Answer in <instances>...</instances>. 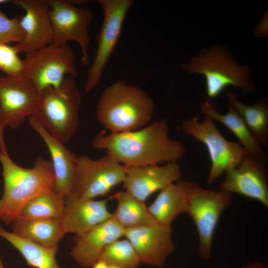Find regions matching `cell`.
Masks as SVG:
<instances>
[{"instance_id": "32", "label": "cell", "mask_w": 268, "mask_h": 268, "mask_svg": "<svg viewBox=\"0 0 268 268\" xmlns=\"http://www.w3.org/2000/svg\"><path fill=\"white\" fill-rule=\"evenodd\" d=\"M92 268H118L116 266L108 264L104 261L99 260L92 267Z\"/></svg>"}, {"instance_id": "18", "label": "cell", "mask_w": 268, "mask_h": 268, "mask_svg": "<svg viewBox=\"0 0 268 268\" xmlns=\"http://www.w3.org/2000/svg\"><path fill=\"white\" fill-rule=\"evenodd\" d=\"M125 229L112 217L85 233L76 236L70 255L83 267H91L105 248L124 236Z\"/></svg>"}, {"instance_id": "8", "label": "cell", "mask_w": 268, "mask_h": 268, "mask_svg": "<svg viewBox=\"0 0 268 268\" xmlns=\"http://www.w3.org/2000/svg\"><path fill=\"white\" fill-rule=\"evenodd\" d=\"M23 76L31 80L40 92L45 88L57 87L67 76L78 74L76 56L68 44L52 43L25 55Z\"/></svg>"}, {"instance_id": "14", "label": "cell", "mask_w": 268, "mask_h": 268, "mask_svg": "<svg viewBox=\"0 0 268 268\" xmlns=\"http://www.w3.org/2000/svg\"><path fill=\"white\" fill-rule=\"evenodd\" d=\"M218 190L256 200L268 207V179L265 164L247 155L225 174Z\"/></svg>"}, {"instance_id": "31", "label": "cell", "mask_w": 268, "mask_h": 268, "mask_svg": "<svg viewBox=\"0 0 268 268\" xmlns=\"http://www.w3.org/2000/svg\"><path fill=\"white\" fill-rule=\"evenodd\" d=\"M239 268H268V267L265 263L256 261L248 263Z\"/></svg>"}, {"instance_id": "26", "label": "cell", "mask_w": 268, "mask_h": 268, "mask_svg": "<svg viewBox=\"0 0 268 268\" xmlns=\"http://www.w3.org/2000/svg\"><path fill=\"white\" fill-rule=\"evenodd\" d=\"M64 198L56 189L43 192L28 201L17 218L60 219L63 210Z\"/></svg>"}, {"instance_id": "29", "label": "cell", "mask_w": 268, "mask_h": 268, "mask_svg": "<svg viewBox=\"0 0 268 268\" xmlns=\"http://www.w3.org/2000/svg\"><path fill=\"white\" fill-rule=\"evenodd\" d=\"M21 15L9 18L0 10V44L22 41L24 32L20 25Z\"/></svg>"}, {"instance_id": "34", "label": "cell", "mask_w": 268, "mask_h": 268, "mask_svg": "<svg viewBox=\"0 0 268 268\" xmlns=\"http://www.w3.org/2000/svg\"><path fill=\"white\" fill-rule=\"evenodd\" d=\"M0 268H4L2 264L1 263V260H0Z\"/></svg>"}, {"instance_id": "6", "label": "cell", "mask_w": 268, "mask_h": 268, "mask_svg": "<svg viewBox=\"0 0 268 268\" xmlns=\"http://www.w3.org/2000/svg\"><path fill=\"white\" fill-rule=\"evenodd\" d=\"M187 213L192 219L199 239V252L204 259L211 256L214 235L223 212L230 206L232 194L205 189L197 182L185 180Z\"/></svg>"}, {"instance_id": "9", "label": "cell", "mask_w": 268, "mask_h": 268, "mask_svg": "<svg viewBox=\"0 0 268 268\" xmlns=\"http://www.w3.org/2000/svg\"><path fill=\"white\" fill-rule=\"evenodd\" d=\"M103 12L102 25L97 34V47L87 72L84 91L89 93L99 84L103 71L119 39L124 20L133 0H98Z\"/></svg>"}, {"instance_id": "3", "label": "cell", "mask_w": 268, "mask_h": 268, "mask_svg": "<svg viewBox=\"0 0 268 268\" xmlns=\"http://www.w3.org/2000/svg\"><path fill=\"white\" fill-rule=\"evenodd\" d=\"M3 178V193L0 200V220L12 223L24 205L35 196L56 189L52 162L38 157L34 166L28 169L16 164L6 150H0Z\"/></svg>"}, {"instance_id": "16", "label": "cell", "mask_w": 268, "mask_h": 268, "mask_svg": "<svg viewBox=\"0 0 268 268\" xmlns=\"http://www.w3.org/2000/svg\"><path fill=\"white\" fill-rule=\"evenodd\" d=\"M123 183L126 191L145 201L153 194L180 180L182 177L177 162L141 166L126 167Z\"/></svg>"}, {"instance_id": "27", "label": "cell", "mask_w": 268, "mask_h": 268, "mask_svg": "<svg viewBox=\"0 0 268 268\" xmlns=\"http://www.w3.org/2000/svg\"><path fill=\"white\" fill-rule=\"evenodd\" d=\"M118 268H138L140 260L131 243L119 239L107 246L100 259Z\"/></svg>"}, {"instance_id": "5", "label": "cell", "mask_w": 268, "mask_h": 268, "mask_svg": "<svg viewBox=\"0 0 268 268\" xmlns=\"http://www.w3.org/2000/svg\"><path fill=\"white\" fill-rule=\"evenodd\" d=\"M81 101L74 78H66L58 87H50L41 92L35 116L64 144L77 131Z\"/></svg>"}, {"instance_id": "17", "label": "cell", "mask_w": 268, "mask_h": 268, "mask_svg": "<svg viewBox=\"0 0 268 268\" xmlns=\"http://www.w3.org/2000/svg\"><path fill=\"white\" fill-rule=\"evenodd\" d=\"M108 199L82 198L69 192L65 197L60 218L66 234L81 235L111 218L112 213L108 209Z\"/></svg>"}, {"instance_id": "2", "label": "cell", "mask_w": 268, "mask_h": 268, "mask_svg": "<svg viewBox=\"0 0 268 268\" xmlns=\"http://www.w3.org/2000/svg\"><path fill=\"white\" fill-rule=\"evenodd\" d=\"M154 103L141 87L118 80L107 86L98 101L96 118L109 133L138 130L151 120Z\"/></svg>"}, {"instance_id": "19", "label": "cell", "mask_w": 268, "mask_h": 268, "mask_svg": "<svg viewBox=\"0 0 268 268\" xmlns=\"http://www.w3.org/2000/svg\"><path fill=\"white\" fill-rule=\"evenodd\" d=\"M31 128L42 138L50 152L56 190L65 197L70 192L77 156L54 137L35 116L28 118Z\"/></svg>"}, {"instance_id": "30", "label": "cell", "mask_w": 268, "mask_h": 268, "mask_svg": "<svg viewBox=\"0 0 268 268\" xmlns=\"http://www.w3.org/2000/svg\"><path fill=\"white\" fill-rule=\"evenodd\" d=\"M6 126V124L0 110V150H6L3 138V131Z\"/></svg>"}, {"instance_id": "1", "label": "cell", "mask_w": 268, "mask_h": 268, "mask_svg": "<svg viewBox=\"0 0 268 268\" xmlns=\"http://www.w3.org/2000/svg\"><path fill=\"white\" fill-rule=\"evenodd\" d=\"M92 145L105 150L126 167L177 162L186 152L181 142L169 137L165 119L133 131L108 134L102 131L93 137Z\"/></svg>"}, {"instance_id": "21", "label": "cell", "mask_w": 268, "mask_h": 268, "mask_svg": "<svg viewBox=\"0 0 268 268\" xmlns=\"http://www.w3.org/2000/svg\"><path fill=\"white\" fill-rule=\"evenodd\" d=\"M187 204L185 180L180 179L159 191L148 208L157 223L171 226L179 215L186 213Z\"/></svg>"}, {"instance_id": "24", "label": "cell", "mask_w": 268, "mask_h": 268, "mask_svg": "<svg viewBox=\"0 0 268 268\" xmlns=\"http://www.w3.org/2000/svg\"><path fill=\"white\" fill-rule=\"evenodd\" d=\"M0 236L17 249L28 266L34 268H61L56 258L58 245L45 246L23 239L0 226Z\"/></svg>"}, {"instance_id": "15", "label": "cell", "mask_w": 268, "mask_h": 268, "mask_svg": "<svg viewBox=\"0 0 268 268\" xmlns=\"http://www.w3.org/2000/svg\"><path fill=\"white\" fill-rule=\"evenodd\" d=\"M11 3L25 11L20 21L24 37L14 46L19 53L25 55L53 43L49 0H14Z\"/></svg>"}, {"instance_id": "28", "label": "cell", "mask_w": 268, "mask_h": 268, "mask_svg": "<svg viewBox=\"0 0 268 268\" xmlns=\"http://www.w3.org/2000/svg\"><path fill=\"white\" fill-rule=\"evenodd\" d=\"M15 47L7 44H0V70L3 74L9 77L23 76L25 70V62L18 56Z\"/></svg>"}, {"instance_id": "22", "label": "cell", "mask_w": 268, "mask_h": 268, "mask_svg": "<svg viewBox=\"0 0 268 268\" xmlns=\"http://www.w3.org/2000/svg\"><path fill=\"white\" fill-rule=\"evenodd\" d=\"M12 223L14 234L45 246L58 245L66 234L60 219L17 218Z\"/></svg>"}, {"instance_id": "12", "label": "cell", "mask_w": 268, "mask_h": 268, "mask_svg": "<svg viewBox=\"0 0 268 268\" xmlns=\"http://www.w3.org/2000/svg\"><path fill=\"white\" fill-rule=\"evenodd\" d=\"M40 92L24 76L9 77L0 73V110L6 126H21L27 118L36 115Z\"/></svg>"}, {"instance_id": "4", "label": "cell", "mask_w": 268, "mask_h": 268, "mask_svg": "<svg viewBox=\"0 0 268 268\" xmlns=\"http://www.w3.org/2000/svg\"><path fill=\"white\" fill-rule=\"evenodd\" d=\"M190 73L204 76L208 100L217 97L228 86L239 88L246 94L254 90L250 78V69L241 65L220 46L205 50L182 65Z\"/></svg>"}, {"instance_id": "20", "label": "cell", "mask_w": 268, "mask_h": 268, "mask_svg": "<svg viewBox=\"0 0 268 268\" xmlns=\"http://www.w3.org/2000/svg\"><path fill=\"white\" fill-rule=\"evenodd\" d=\"M201 112L210 117L214 122L223 125L237 138L238 142L246 151L248 155L266 164L268 157L252 132L239 114L229 105L227 112H219L211 101L206 100L200 105Z\"/></svg>"}, {"instance_id": "13", "label": "cell", "mask_w": 268, "mask_h": 268, "mask_svg": "<svg viewBox=\"0 0 268 268\" xmlns=\"http://www.w3.org/2000/svg\"><path fill=\"white\" fill-rule=\"evenodd\" d=\"M124 237L132 244L142 263L160 268L175 250L171 226L155 223L125 229Z\"/></svg>"}, {"instance_id": "25", "label": "cell", "mask_w": 268, "mask_h": 268, "mask_svg": "<svg viewBox=\"0 0 268 268\" xmlns=\"http://www.w3.org/2000/svg\"><path fill=\"white\" fill-rule=\"evenodd\" d=\"M113 198L117 208L112 217L124 229L157 223L151 215L148 206L126 191L116 193Z\"/></svg>"}, {"instance_id": "7", "label": "cell", "mask_w": 268, "mask_h": 268, "mask_svg": "<svg viewBox=\"0 0 268 268\" xmlns=\"http://www.w3.org/2000/svg\"><path fill=\"white\" fill-rule=\"evenodd\" d=\"M199 116L184 119L180 129L207 148L210 161L207 183L211 184L226 171L238 166L247 154L238 141L225 138L210 117L204 115L200 121Z\"/></svg>"}, {"instance_id": "33", "label": "cell", "mask_w": 268, "mask_h": 268, "mask_svg": "<svg viewBox=\"0 0 268 268\" xmlns=\"http://www.w3.org/2000/svg\"><path fill=\"white\" fill-rule=\"evenodd\" d=\"M9 1L8 0H0V4Z\"/></svg>"}, {"instance_id": "10", "label": "cell", "mask_w": 268, "mask_h": 268, "mask_svg": "<svg viewBox=\"0 0 268 268\" xmlns=\"http://www.w3.org/2000/svg\"><path fill=\"white\" fill-rule=\"evenodd\" d=\"M125 167L110 155L96 159L77 156L70 192L82 198L95 199L123 183Z\"/></svg>"}, {"instance_id": "11", "label": "cell", "mask_w": 268, "mask_h": 268, "mask_svg": "<svg viewBox=\"0 0 268 268\" xmlns=\"http://www.w3.org/2000/svg\"><path fill=\"white\" fill-rule=\"evenodd\" d=\"M75 2L49 0V13L53 33V43L57 45L74 41L80 47L81 63H89L90 36L89 25L93 15L86 7L76 6Z\"/></svg>"}, {"instance_id": "23", "label": "cell", "mask_w": 268, "mask_h": 268, "mask_svg": "<svg viewBox=\"0 0 268 268\" xmlns=\"http://www.w3.org/2000/svg\"><path fill=\"white\" fill-rule=\"evenodd\" d=\"M229 105L244 120L247 126L263 147L268 146V104L266 98L248 105L242 103L232 92L226 94Z\"/></svg>"}]
</instances>
